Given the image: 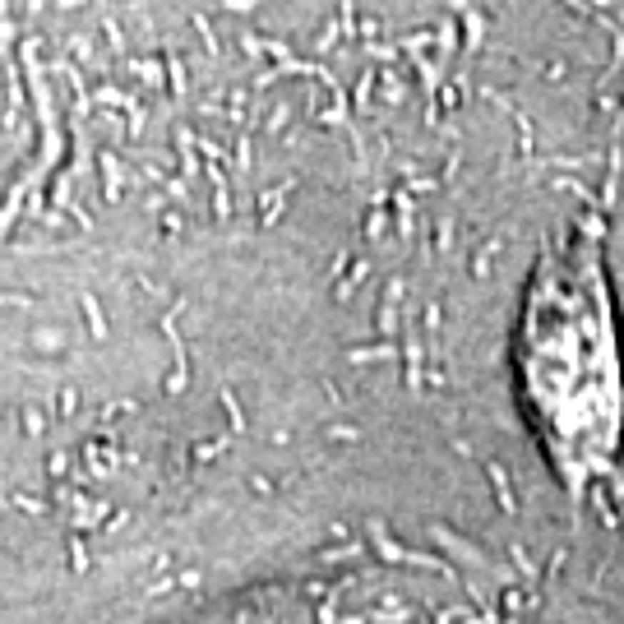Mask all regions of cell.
Wrapping results in <instances>:
<instances>
[{
  "label": "cell",
  "instance_id": "1",
  "mask_svg": "<svg viewBox=\"0 0 624 624\" xmlns=\"http://www.w3.org/2000/svg\"><path fill=\"white\" fill-rule=\"evenodd\" d=\"M518 384L555 472L597 481L624 444V356L592 241H560L536 264L518 319Z\"/></svg>",
  "mask_w": 624,
  "mask_h": 624
}]
</instances>
